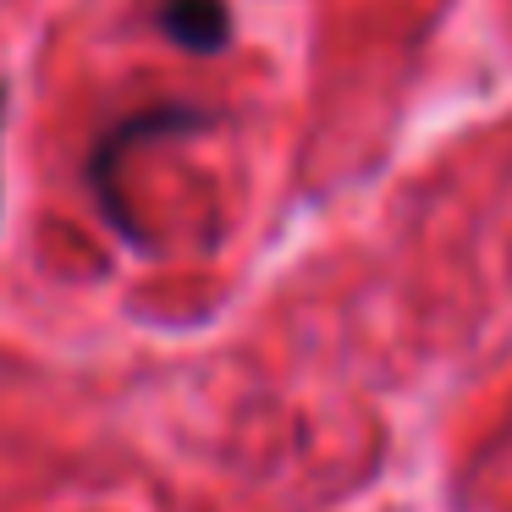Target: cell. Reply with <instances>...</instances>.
<instances>
[{
    "instance_id": "1",
    "label": "cell",
    "mask_w": 512,
    "mask_h": 512,
    "mask_svg": "<svg viewBox=\"0 0 512 512\" xmlns=\"http://www.w3.org/2000/svg\"><path fill=\"white\" fill-rule=\"evenodd\" d=\"M215 122H221V111H210V105L166 100V105H149V111L122 116V122L105 127V133L89 144V160H83V182H89L94 204H100V215L111 221V232L122 237V243L144 248V232H138L133 210H127V199H122V155H127V149H138V144H155V138L204 133V127H215Z\"/></svg>"
},
{
    "instance_id": "2",
    "label": "cell",
    "mask_w": 512,
    "mask_h": 512,
    "mask_svg": "<svg viewBox=\"0 0 512 512\" xmlns=\"http://www.w3.org/2000/svg\"><path fill=\"white\" fill-rule=\"evenodd\" d=\"M155 28L188 56H221L232 45L237 23L226 0H155Z\"/></svg>"
},
{
    "instance_id": "3",
    "label": "cell",
    "mask_w": 512,
    "mask_h": 512,
    "mask_svg": "<svg viewBox=\"0 0 512 512\" xmlns=\"http://www.w3.org/2000/svg\"><path fill=\"white\" fill-rule=\"evenodd\" d=\"M0 127H6V83H0Z\"/></svg>"
}]
</instances>
